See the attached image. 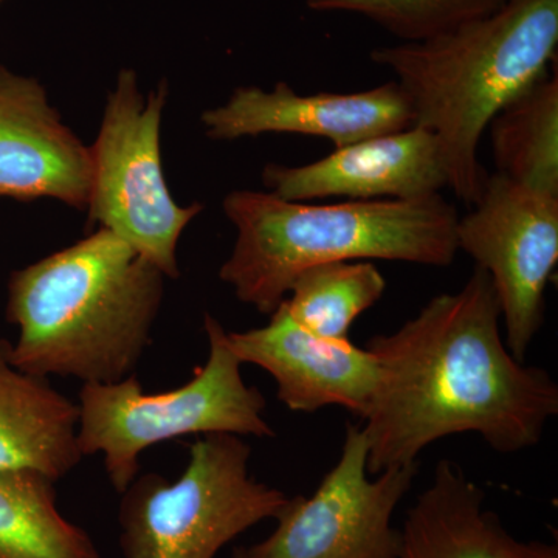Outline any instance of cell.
I'll return each mask as SVG.
<instances>
[{
	"label": "cell",
	"instance_id": "6da1fadb",
	"mask_svg": "<svg viewBox=\"0 0 558 558\" xmlns=\"http://www.w3.org/2000/svg\"><path fill=\"white\" fill-rule=\"evenodd\" d=\"M499 319L497 290L476 266L459 292L440 293L396 332L368 341L377 363L363 417L371 475L413 464L462 433L499 453L537 446L558 413V387L548 371L510 354Z\"/></svg>",
	"mask_w": 558,
	"mask_h": 558
},
{
	"label": "cell",
	"instance_id": "7a4b0ae2",
	"mask_svg": "<svg viewBox=\"0 0 558 558\" xmlns=\"http://www.w3.org/2000/svg\"><path fill=\"white\" fill-rule=\"evenodd\" d=\"M165 279L106 229L14 270L5 315L20 337L11 363L83 385L128 379L149 347Z\"/></svg>",
	"mask_w": 558,
	"mask_h": 558
},
{
	"label": "cell",
	"instance_id": "3957f363",
	"mask_svg": "<svg viewBox=\"0 0 558 558\" xmlns=\"http://www.w3.org/2000/svg\"><path fill=\"white\" fill-rule=\"evenodd\" d=\"M557 49L558 0H508L435 38L374 49L371 60L395 73L414 124L438 138L447 189L473 207L488 175L478 157L484 132L548 75Z\"/></svg>",
	"mask_w": 558,
	"mask_h": 558
},
{
	"label": "cell",
	"instance_id": "277c9868",
	"mask_svg": "<svg viewBox=\"0 0 558 558\" xmlns=\"http://www.w3.org/2000/svg\"><path fill=\"white\" fill-rule=\"evenodd\" d=\"M223 213L238 236L219 278L264 315L277 311L300 274L319 264L381 259L446 267L459 250L458 211L440 193L310 205L242 190L227 194Z\"/></svg>",
	"mask_w": 558,
	"mask_h": 558
},
{
	"label": "cell",
	"instance_id": "5b68a950",
	"mask_svg": "<svg viewBox=\"0 0 558 558\" xmlns=\"http://www.w3.org/2000/svg\"><path fill=\"white\" fill-rule=\"evenodd\" d=\"M207 363L182 387L146 395L134 376L117 384L83 385L78 398V447L101 453L110 484L123 494L140 472V454L156 444L191 435L274 438L264 418L266 399L248 387L227 330L205 314Z\"/></svg>",
	"mask_w": 558,
	"mask_h": 558
},
{
	"label": "cell",
	"instance_id": "8992f818",
	"mask_svg": "<svg viewBox=\"0 0 558 558\" xmlns=\"http://www.w3.org/2000/svg\"><path fill=\"white\" fill-rule=\"evenodd\" d=\"M240 436L207 435L191 446L179 480L135 478L121 494L124 558H215L231 539L277 519L289 497L250 475Z\"/></svg>",
	"mask_w": 558,
	"mask_h": 558
},
{
	"label": "cell",
	"instance_id": "52a82bcc",
	"mask_svg": "<svg viewBox=\"0 0 558 558\" xmlns=\"http://www.w3.org/2000/svg\"><path fill=\"white\" fill-rule=\"evenodd\" d=\"M168 86L143 95L137 73L121 70L90 146L89 223L112 231L167 278H178V245L202 205L172 199L160 154Z\"/></svg>",
	"mask_w": 558,
	"mask_h": 558
},
{
	"label": "cell",
	"instance_id": "ba28073f",
	"mask_svg": "<svg viewBox=\"0 0 558 558\" xmlns=\"http://www.w3.org/2000/svg\"><path fill=\"white\" fill-rule=\"evenodd\" d=\"M368 439L348 424L339 462L311 497L289 498L278 526L248 558H399L400 531L392 513L409 494L418 465H402L368 478Z\"/></svg>",
	"mask_w": 558,
	"mask_h": 558
},
{
	"label": "cell",
	"instance_id": "9c48e42d",
	"mask_svg": "<svg viewBox=\"0 0 558 558\" xmlns=\"http://www.w3.org/2000/svg\"><path fill=\"white\" fill-rule=\"evenodd\" d=\"M458 248L490 275L510 354L526 363L545 323V292L558 263V196L506 175H487L480 201L459 218Z\"/></svg>",
	"mask_w": 558,
	"mask_h": 558
},
{
	"label": "cell",
	"instance_id": "30bf717a",
	"mask_svg": "<svg viewBox=\"0 0 558 558\" xmlns=\"http://www.w3.org/2000/svg\"><path fill=\"white\" fill-rule=\"evenodd\" d=\"M202 124L215 140L296 134L326 138L340 149L409 130L414 126V112L398 81L355 94L315 95H300L289 84L277 83L271 92L238 87L226 105L202 113Z\"/></svg>",
	"mask_w": 558,
	"mask_h": 558
},
{
	"label": "cell",
	"instance_id": "8fae6325",
	"mask_svg": "<svg viewBox=\"0 0 558 558\" xmlns=\"http://www.w3.org/2000/svg\"><path fill=\"white\" fill-rule=\"evenodd\" d=\"M263 180L270 193L292 202L417 199L449 186L438 138L416 124L333 149L304 167L267 165Z\"/></svg>",
	"mask_w": 558,
	"mask_h": 558
},
{
	"label": "cell",
	"instance_id": "7c38bea8",
	"mask_svg": "<svg viewBox=\"0 0 558 558\" xmlns=\"http://www.w3.org/2000/svg\"><path fill=\"white\" fill-rule=\"evenodd\" d=\"M89 146L51 108L43 84L0 65V199H57L86 209Z\"/></svg>",
	"mask_w": 558,
	"mask_h": 558
},
{
	"label": "cell",
	"instance_id": "4fadbf2b",
	"mask_svg": "<svg viewBox=\"0 0 558 558\" xmlns=\"http://www.w3.org/2000/svg\"><path fill=\"white\" fill-rule=\"evenodd\" d=\"M227 340L241 363L274 377L278 399L290 411L314 413L339 405L365 417L377 384V363L368 349L349 339L315 336L296 325L281 304L269 325L227 332Z\"/></svg>",
	"mask_w": 558,
	"mask_h": 558
},
{
	"label": "cell",
	"instance_id": "5bb4252c",
	"mask_svg": "<svg viewBox=\"0 0 558 558\" xmlns=\"http://www.w3.org/2000/svg\"><path fill=\"white\" fill-rule=\"evenodd\" d=\"M484 498L461 465L440 459L399 529V558H558L553 543L513 537Z\"/></svg>",
	"mask_w": 558,
	"mask_h": 558
},
{
	"label": "cell",
	"instance_id": "9a60e30c",
	"mask_svg": "<svg viewBox=\"0 0 558 558\" xmlns=\"http://www.w3.org/2000/svg\"><path fill=\"white\" fill-rule=\"evenodd\" d=\"M10 352L0 339V469L36 470L58 483L84 458L78 405L46 377L16 368Z\"/></svg>",
	"mask_w": 558,
	"mask_h": 558
},
{
	"label": "cell",
	"instance_id": "2e32d148",
	"mask_svg": "<svg viewBox=\"0 0 558 558\" xmlns=\"http://www.w3.org/2000/svg\"><path fill=\"white\" fill-rule=\"evenodd\" d=\"M57 481L0 469V558H101L84 529L62 517Z\"/></svg>",
	"mask_w": 558,
	"mask_h": 558
},
{
	"label": "cell",
	"instance_id": "e0dca14e",
	"mask_svg": "<svg viewBox=\"0 0 558 558\" xmlns=\"http://www.w3.org/2000/svg\"><path fill=\"white\" fill-rule=\"evenodd\" d=\"M498 174L558 196V75L510 101L487 128Z\"/></svg>",
	"mask_w": 558,
	"mask_h": 558
},
{
	"label": "cell",
	"instance_id": "ac0fdd59",
	"mask_svg": "<svg viewBox=\"0 0 558 558\" xmlns=\"http://www.w3.org/2000/svg\"><path fill=\"white\" fill-rule=\"evenodd\" d=\"M387 281L371 260L319 264L293 281L281 306L289 317L325 339H348L360 314L384 296Z\"/></svg>",
	"mask_w": 558,
	"mask_h": 558
},
{
	"label": "cell",
	"instance_id": "d6986e66",
	"mask_svg": "<svg viewBox=\"0 0 558 558\" xmlns=\"http://www.w3.org/2000/svg\"><path fill=\"white\" fill-rule=\"evenodd\" d=\"M508 0H306L317 13L360 14L403 43L435 38L481 20Z\"/></svg>",
	"mask_w": 558,
	"mask_h": 558
},
{
	"label": "cell",
	"instance_id": "ffe728a7",
	"mask_svg": "<svg viewBox=\"0 0 558 558\" xmlns=\"http://www.w3.org/2000/svg\"><path fill=\"white\" fill-rule=\"evenodd\" d=\"M233 558H248V557L245 556L244 550H242V548H238L236 550H234Z\"/></svg>",
	"mask_w": 558,
	"mask_h": 558
},
{
	"label": "cell",
	"instance_id": "44dd1931",
	"mask_svg": "<svg viewBox=\"0 0 558 558\" xmlns=\"http://www.w3.org/2000/svg\"><path fill=\"white\" fill-rule=\"evenodd\" d=\"M2 2H3V0H0V3H2Z\"/></svg>",
	"mask_w": 558,
	"mask_h": 558
}]
</instances>
